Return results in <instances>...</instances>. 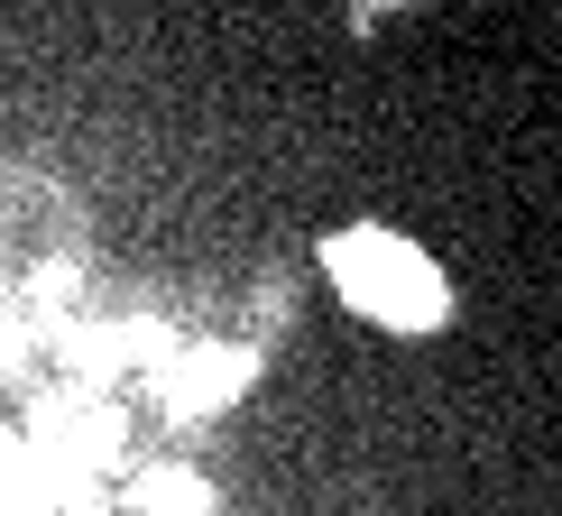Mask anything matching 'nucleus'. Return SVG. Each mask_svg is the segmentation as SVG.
Returning a JSON list of instances; mask_svg holds the SVG:
<instances>
[{
	"label": "nucleus",
	"instance_id": "f257e3e1",
	"mask_svg": "<svg viewBox=\"0 0 562 516\" xmlns=\"http://www.w3.org/2000/svg\"><path fill=\"white\" fill-rule=\"evenodd\" d=\"M323 268H333V287H341L350 314L387 323V333H434V323L452 314V287H442V268L406 240V231L350 222V231H333V240H323Z\"/></svg>",
	"mask_w": 562,
	"mask_h": 516
}]
</instances>
